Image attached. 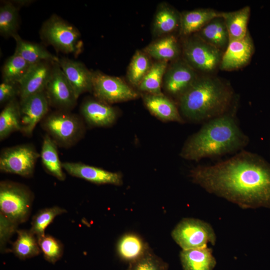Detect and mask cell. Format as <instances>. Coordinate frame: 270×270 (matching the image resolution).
<instances>
[{
    "instance_id": "31",
    "label": "cell",
    "mask_w": 270,
    "mask_h": 270,
    "mask_svg": "<svg viewBox=\"0 0 270 270\" xmlns=\"http://www.w3.org/2000/svg\"><path fill=\"white\" fill-rule=\"evenodd\" d=\"M31 65L16 52L4 63L2 70V82L18 84Z\"/></svg>"
},
{
    "instance_id": "37",
    "label": "cell",
    "mask_w": 270,
    "mask_h": 270,
    "mask_svg": "<svg viewBox=\"0 0 270 270\" xmlns=\"http://www.w3.org/2000/svg\"><path fill=\"white\" fill-rule=\"evenodd\" d=\"M168 264L150 250L130 264L128 270H168Z\"/></svg>"
},
{
    "instance_id": "28",
    "label": "cell",
    "mask_w": 270,
    "mask_h": 270,
    "mask_svg": "<svg viewBox=\"0 0 270 270\" xmlns=\"http://www.w3.org/2000/svg\"><path fill=\"white\" fill-rule=\"evenodd\" d=\"M40 156L44 167L50 174L59 180L65 179V174L62 170V163L59 159L56 143L48 135L44 138Z\"/></svg>"
},
{
    "instance_id": "24",
    "label": "cell",
    "mask_w": 270,
    "mask_h": 270,
    "mask_svg": "<svg viewBox=\"0 0 270 270\" xmlns=\"http://www.w3.org/2000/svg\"><path fill=\"white\" fill-rule=\"evenodd\" d=\"M143 51L158 61L168 62L178 56L180 48L176 38L168 35L151 42Z\"/></svg>"
},
{
    "instance_id": "14",
    "label": "cell",
    "mask_w": 270,
    "mask_h": 270,
    "mask_svg": "<svg viewBox=\"0 0 270 270\" xmlns=\"http://www.w3.org/2000/svg\"><path fill=\"white\" fill-rule=\"evenodd\" d=\"M197 78L194 68L186 61L178 60L166 70L164 86L168 93L180 98Z\"/></svg>"
},
{
    "instance_id": "34",
    "label": "cell",
    "mask_w": 270,
    "mask_h": 270,
    "mask_svg": "<svg viewBox=\"0 0 270 270\" xmlns=\"http://www.w3.org/2000/svg\"><path fill=\"white\" fill-rule=\"evenodd\" d=\"M66 212L65 209L58 206L40 210L32 218L30 231L38 240L45 235V230L52 222L54 218Z\"/></svg>"
},
{
    "instance_id": "33",
    "label": "cell",
    "mask_w": 270,
    "mask_h": 270,
    "mask_svg": "<svg viewBox=\"0 0 270 270\" xmlns=\"http://www.w3.org/2000/svg\"><path fill=\"white\" fill-rule=\"evenodd\" d=\"M12 2H4L0 6V34L8 38L17 34L18 8Z\"/></svg>"
},
{
    "instance_id": "23",
    "label": "cell",
    "mask_w": 270,
    "mask_h": 270,
    "mask_svg": "<svg viewBox=\"0 0 270 270\" xmlns=\"http://www.w3.org/2000/svg\"><path fill=\"white\" fill-rule=\"evenodd\" d=\"M221 16V12L212 9H198L184 12L180 14V34L188 36L198 32L212 20Z\"/></svg>"
},
{
    "instance_id": "15",
    "label": "cell",
    "mask_w": 270,
    "mask_h": 270,
    "mask_svg": "<svg viewBox=\"0 0 270 270\" xmlns=\"http://www.w3.org/2000/svg\"><path fill=\"white\" fill-rule=\"evenodd\" d=\"M62 168L72 176L96 184H110L120 186L122 176L118 172H109L101 168L80 162H62Z\"/></svg>"
},
{
    "instance_id": "7",
    "label": "cell",
    "mask_w": 270,
    "mask_h": 270,
    "mask_svg": "<svg viewBox=\"0 0 270 270\" xmlns=\"http://www.w3.org/2000/svg\"><path fill=\"white\" fill-rule=\"evenodd\" d=\"M92 90L99 100L112 104L136 99L138 93L118 77L92 72Z\"/></svg>"
},
{
    "instance_id": "10",
    "label": "cell",
    "mask_w": 270,
    "mask_h": 270,
    "mask_svg": "<svg viewBox=\"0 0 270 270\" xmlns=\"http://www.w3.org/2000/svg\"><path fill=\"white\" fill-rule=\"evenodd\" d=\"M50 104L62 109L74 107L77 98L58 63H54L50 78L45 88Z\"/></svg>"
},
{
    "instance_id": "20",
    "label": "cell",
    "mask_w": 270,
    "mask_h": 270,
    "mask_svg": "<svg viewBox=\"0 0 270 270\" xmlns=\"http://www.w3.org/2000/svg\"><path fill=\"white\" fill-rule=\"evenodd\" d=\"M180 257L184 270H213L216 263L212 250L208 246L182 250Z\"/></svg>"
},
{
    "instance_id": "35",
    "label": "cell",
    "mask_w": 270,
    "mask_h": 270,
    "mask_svg": "<svg viewBox=\"0 0 270 270\" xmlns=\"http://www.w3.org/2000/svg\"><path fill=\"white\" fill-rule=\"evenodd\" d=\"M148 56L137 50L133 56L127 72V78L134 86H138L152 66Z\"/></svg>"
},
{
    "instance_id": "8",
    "label": "cell",
    "mask_w": 270,
    "mask_h": 270,
    "mask_svg": "<svg viewBox=\"0 0 270 270\" xmlns=\"http://www.w3.org/2000/svg\"><path fill=\"white\" fill-rule=\"evenodd\" d=\"M40 156L34 148L29 144L6 148L0 154V171L30 177L34 173L36 160Z\"/></svg>"
},
{
    "instance_id": "32",
    "label": "cell",
    "mask_w": 270,
    "mask_h": 270,
    "mask_svg": "<svg viewBox=\"0 0 270 270\" xmlns=\"http://www.w3.org/2000/svg\"><path fill=\"white\" fill-rule=\"evenodd\" d=\"M168 62L157 61L151 68L138 86L139 90L152 94H162L161 84L167 70Z\"/></svg>"
},
{
    "instance_id": "19",
    "label": "cell",
    "mask_w": 270,
    "mask_h": 270,
    "mask_svg": "<svg viewBox=\"0 0 270 270\" xmlns=\"http://www.w3.org/2000/svg\"><path fill=\"white\" fill-rule=\"evenodd\" d=\"M143 98L148 110L160 120L164 122H184L175 104L163 94H148Z\"/></svg>"
},
{
    "instance_id": "25",
    "label": "cell",
    "mask_w": 270,
    "mask_h": 270,
    "mask_svg": "<svg viewBox=\"0 0 270 270\" xmlns=\"http://www.w3.org/2000/svg\"><path fill=\"white\" fill-rule=\"evenodd\" d=\"M198 37L220 50L226 48L229 42L228 32L223 18L212 20L200 31Z\"/></svg>"
},
{
    "instance_id": "3",
    "label": "cell",
    "mask_w": 270,
    "mask_h": 270,
    "mask_svg": "<svg viewBox=\"0 0 270 270\" xmlns=\"http://www.w3.org/2000/svg\"><path fill=\"white\" fill-rule=\"evenodd\" d=\"M232 94L218 79L198 78L179 98L180 110L190 121L207 122L228 112Z\"/></svg>"
},
{
    "instance_id": "30",
    "label": "cell",
    "mask_w": 270,
    "mask_h": 270,
    "mask_svg": "<svg viewBox=\"0 0 270 270\" xmlns=\"http://www.w3.org/2000/svg\"><path fill=\"white\" fill-rule=\"evenodd\" d=\"M21 130L20 103L14 99L6 104L0 114V139Z\"/></svg>"
},
{
    "instance_id": "12",
    "label": "cell",
    "mask_w": 270,
    "mask_h": 270,
    "mask_svg": "<svg viewBox=\"0 0 270 270\" xmlns=\"http://www.w3.org/2000/svg\"><path fill=\"white\" fill-rule=\"evenodd\" d=\"M49 104L45 91L20 101L21 130L26 134H31L36 124L47 114Z\"/></svg>"
},
{
    "instance_id": "4",
    "label": "cell",
    "mask_w": 270,
    "mask_h": 270,
    "mask_svg": "<svg viewBox=\"0 0 270 270\" xmlns=\"http://www.w3.org/2000/svg\"><path fill=\"white\" fill-rule=\"evenodd\" d=\"M34 196L26 186L12 182L0 184V229L14 232L30 214Z\"/></svg>"
},
{
    "instance_id": "5",
    "label": "cell",
    "mask_w": 270,
    "mask_h": 270,
    "mask_svg": "<svg viewBox=\"0 0 270 270\" xmlns=\"http://www.w3.org/2000/svg\"><path fill=\"white\" fill-rule=\"evenodd\" d=\"M40 35L45 43L52 46L58 52L78 55L82 50V42L79 30L56 14L44 22Z\"/></svg>"
},
{
    "instance_id": "18",
    "label": "cell",
    "mask_w": 270,
    "mask_h": 270,
    "mask_svg": "<svg viewBox=\"0 0 270 270\" xmlns=\"http://www.w3.org/2000/svg\"><path fill=\"white\" fill-rule=\"evenodd\" d=\"M81 112L86 120L92 126H106L116 120L114 108L100 100H88L81 106Z\"/></svg>"
},
{
    "instance_id": "1",
    "label": "cell",
    "mask_w": 270,
    "mask_h": 270,
    "mask_svg": "<svg viewBox=\"0 0 270 270\" xmlns=\"http://www.w3.org/2000/svg\"><path fill=\"white\" fill-rule=\"evenodd\" d=\"M207 192L242 208H270V163L262 156L242 150L211 166H198L189 174Z\"/></svg>"
},
{
    "instance_id": "21",
    "label": "cell",
    "mask_w": 270,
    "mask_h": 270,
    "mask_svg": "<svg viewBox=\"0 0 270 270\" xmlns=\"http://www.w3.org/2000/svg\"><path fill=\"white\" fill-rule=\"evenodd\" d=\"M12 38L16 42L14 52L30 65L42 61L59 62L60 58L49 52L44 46L36 43L23 40L18 34Z\"/></svg>"
},
{
    "instance_id": "36",
    "label": "cell",
    "mask_w": 270,
    "mask_h": 270,
    "mask_svg": "<svg viewBox=\"0 0 270 270\" xmlns=\"http://www.w3.org/2000/svg\"><path fill=\"white\" fill-rule=\"evenodd\" d=\"M38 242L46 260L54 264L61 258L64 248L59 240L52 236L45 234L38 240Z\"/></svg>"
},
{
    "instance_id": "38",
    "label": "cell",
    "mask_w": 270,
    "mask_h": 270,
    "mask_svg": "<svg viewBox=\"0 0 270 270\" xmlns=\"http://www.w3.org/2000/svg\"><path fill=\"white\" fill-rule=\"evenodd\" d=\"M16 95H20L18 84L2 82L0 84V103L4 104L15 99Z\"/></svg>"
},
{
    "instance_id": "29",
    "label": "cell",
    "mask_w": 270,
    "mask_h": 270,
    "mask_svg": "<svg viewBox=\"0 0 270 270\" xmlns=\"http://www.w3.org/2000/svg\"><path fill=\"white\" fill-rule=\"evenodd\" d=\"M17 238L12 252L19 258L25 260L38 255L42 252L36 236L30 230H17Z\"/></svg>"
},
{
    "instance_id": "11",
    "label": "cell",
    "mask_w": 270,
    "mask_h": 270,
    "mask_svg": "<svg viewBox=\"0 0 270 270\" xmlns=\"http://www.w3.org/2000/svg\"><path fill=\"white\" fill-rule=\"evenodd\" d=\"M44 126L54 138L64 144L74 142L81 134L82 130L77 118L62 112H56L48 116Z\"/></svg>"
},
{
    "instance_id": "16",
    "label": "cell",
    "mask_w": 270,
    "mask_h": 270,
    "mask_svg": "<svg viewBox=\"0 0 270 270\" xmlns=\"http://www.w3.org/2000/svg\"><path fill=\"white\" fill-rule=\"evenodd\" d=\"M254 52L252 40L248 33L242 38L230 41L220 64L222 70H232L246 64Z\"/></svg>"
},
{
    "instance_id": "26",
    "label": "cell",
    "mask_w": 270,
    "mask_h": 270,
    "mask_svg": "<svg viewBox=\"0 0 270 270\" xmlns=\"http://www.w3.org/2000/svg\"><path fill=\"white\" fill-rule=\"evenodd\" d=\"M250 11V6H246L236 11L221 12L228 32L230 42L242 39L247 34Z\"/></svg>"
},
{
    "instance_id": "9",
    "label": "cell",
    "mask_w": 270,
    "mask_h": 270,
    "mask_svg": "<svg viewBox=\"0 0 270 270\" xmlns=\"http://www.w3.org/2000/svg\"><path fill=\"white\" fill-rule=\"evenodd\" d=\"M183 52L186 61L194 69L208 72L220 64L222 54L220 50L199 37L186 40Z\"/></svg>"
},
{
    "instance_id": "6",
    "label": "cell",
    "mask_w": 270,
    "mask_h": 270,
    "mask_svg": "<svg viewBox=\"0 0 270 270\" xmlns=\"http://www.w3.org/2000/svg\"><path fill=\"white\" fill-rule=\"evenodd\" d=\"M171 236L175 242L183 250L214 246L216 235L208 223L194 218L182 220L172 232Z\"/></svg>"
},
{
    "instance_id": "17",
    "label": "cell",
    "mask_w": 270,
    "mask_h": 270,
    "mask_svg": "<svg viewBox=\"0 0 270 270\" xmlns=\"http://www.w3.org/2000/svg\"><path fill=\"white\" fill-rule=\"evenodd\" d=\"M58 64L77 98L81 94L92 90V72L83 63L68 58H61Z\"/></svg>"
},
{
    "instance_id": "27",
    "label": "cell",
    "mask_w": 270,
    "mask_h": 270,
    "mask_svg": "<svg viewBox=\"0 0 270 270\" xmlns=\"http://www.w3.org/2000/svg\"><path fill=\"white\" fill-rule=\"evenodd\" d=\"M180 14L170 6L162 4L158 6L155 14L152 26L156 36L169 34L180 25Z\"/></svg>"
},
{
    "instance_id": "2",
    "label": "cell",
    "mask_w": 270,
    "mask_h": 270,
    "mask_svg": "<svg viewBox=\"0 0 270 270\" xmlns=\"http://www.w3.org/2000/svg\"><path fill=\"white\" fill-rule=\"evenodd\" d=\"M236 110L207 121L184 144L180 156L198 161L204 158L234 153L248 144L249 138L236 122Z\"/></svg>"
},
{
    "instance_id": "22",
    "label": "cell",
    "mask_w": 270,
    "mask_h": 270,
    "mask_svg": "<svg viewBox=\"0 0 270 270\" xmlns=\"http://www.w3.org/2000/svg\"><path fill=\"white\" fill-rule=\"evenodd\" d=\"M116 250L119 257L130 264L140 258L150 250L144 240L134 233L123 235L118 242Z\"/></svg>"
},
{
    "instance_id": "13",
    "label": "cell",
    "mask_w": 270,
    "mask_h": 270,
    "mask_svg": "<svg viewBox=\"0 0 270 270\" xmlns=\"http://www.w3.org/2000/svg\"><path fill=\"white\" fill-rule=\"evenodd\" d=\"M54 63L42 61L31 65L26 74L18 83L20 101L45 90Z\"/></svg>"
}]
</instances>
